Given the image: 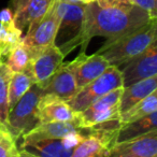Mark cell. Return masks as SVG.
I'll use <instances>...</instances> for the list:
<instances>
[{
    "instance_id": "obj_11",
    "label": "cell",
    "mask_w": 157,
    "mask_h": 157,
    "mask_svg": "<svg viewBox=\"0 0 157 157\" xmlns=\"http://www.w3.org/2000/svg\"><path fill=\"white\" fill-rule=\"evenodd\" d=\"M72 61L74 67V78L78 90L100 76L110 66L102 55L97 53L86 55V51H81Z\"/></svg>"
},
{
    "instance_id": "obj_9",
    "label": "cell",
    "mask_w": 157,
    "mask_h": 157,
    "mask_svg": "<svg viewBox=\"0 0 157 157\" xmlns=\"http://www.w3.org/2000/svg\"><path fill=\"white\" fill-rule=\"evenodd\" d=\"M63 59L65 55L55 43H51L33 55L28 69L35 80V83L40 85L48 80L63 63Z\"/></svg>"
},
{
    "instance_id": "obj_5",
    "label": "cell",
    "mask_w": 157,
    "mask_h": 157,
    "mask_svg": "<svg viewBox=\"0 0 157 157\" xmlns=\"http://www.w3.org/2000/svg\"><path fill=\"white\" fill-rule=\"evenodd\" d=\"M120 87H124L120 68L109 66L100 76L78 90V93L68 101V105L78 113L90 107L100 97Z\"/></svg>"
},
{
    "instance_id": "obj_7",
    "label": "cell",
    "mask_w": 157,
    "mask_h": 157,
    "mask_svg": "<svg viewBox=\"0 0 157 157\" xmlns=\"http://www.w3.org/2000/svg\"><path fill=\"white\" fill-rule=\"evenodd\" d=\"M125 86L157 75V42L120 67Z\"/></svg>"
},
{
    "instance_id": "obj_28",
    "label": "cell",
    "mask_w": 157,
    "mask_h": 157,
    "mask_svg": "<svg viewBox=\"0 0 157 157\" xmlns=\"http://www.w3.org/2000/svg\"><path fill=\"white\" fill-rule=\"evenodd\" d=\"M61 1H67V2H75V3H83V5H87L90 2H93L95 0H61Z\"/></svg>"
},
{
    "instance_id": "obj_17",
    "label": "cell",
    "mask_w": 157,
    "mask_h": 157,
    "mask_svg": "<svg viewBox=\"0 0 157 157\" xmlns=\"http://www.w3.org/2000/svg\"><path fill=\"white\" fill-rule=\"evenodd\" d=\"M153 130H157V111L135 122L121 125L117 131L116 143L136 139Z\"/></svg>"
},
{
    "instance_id": "obj_23",
    "label": "cell",
    "mask_w": 157,
    "mask_h": 157,
    "mask_svg": "<svg viewBox=\"0 0 157 157\" xmlns=\"http://www.w3.org/2000/svg\"><path fill=\"white\" fill-rule=\"evenodd\" d=\"M17 142L18 140L0 124V157H20L21 150Z\"/></svg>"
},
{
    "instance_id": "obj_1",
    "label": "cell",
    "mask_w": 157,
    "mask_h": 157,
    "mask_svg": "<svg viewBox=\"0 0 157 157\" xmlns=\"http://www.w3.org/2000/svg\"><path fill=\"white\" fill-rule=\"evenodd\" d=\"M154 20L147 12L125 1L110 7H100L96 1L85 5L81 51H86L94 37L113 40L137 30Z\"/></svg>"
},
{
    "instance_id": "obj_25",
    "label": "cell",
    "mask_w": 157,
    "mask_h": 157,
    "mask_svg": "<svg viewBox=\"0 0 157 157\" xmlns=\"http://www.w3.org/2000/svg\"><path fill=\"white\" fill-rule=\"evenodd\" d=\"M29 0H10V5H9V9L12 10V12L16 13L18 10H21Z\"/></svg>"
},
{
    "instance_id": "obj_20",
    "label": "cell",
    "mask_w": 157,
    "mask_h": 157,
    "mask_svg": "<svg viewBox=\"0 0 157 157\" xmlns=\"http://www.w3.org/2000/svg\"><path fill=\"white\" fill-rule=\"evenodd\" d=\"M157 111V90L148 95L143 100L133 105L131 108L123 113H120V124L135 122L140 118L150 115L151 113Z\"/></svg>"
},
{
    "instance_id": "obj_24",
    "label": "cell",
    "mask_w": 157,
    "mask_h": 157,
    "mask_svg": "<svg viewBox=\"0 0 157 157\" xmlns=\"http://www.w3.org/2000/svg\"><path fill=\"white\" fill-rule=\"evenodd\" d=\"M125 2L144 10L152 18H157V0H125Z\"/></svg>"
},
{
    "instance_id": "obj_15",
    "label": "cell",
    "mask_w": 157,
    "mask_h": 157,
    "mask_svg": "<svg viewBox=\"0 0 157 157\" xmlns=\"http://www.w3.org/2000/svg\"><path fill=\"white\" fill-rule=\"evenodd\" d=\"M157 90V75L136 82L131 85L123 87L120 101V113H123L133 105Z\"/></svg>"
},
{
    "instance_id": "obj_26",
    "label": "cell",
    "mask_w": 157,
    "mask_h": 157,
    "mask_svg": "<svg viewBox=\"0 0 157 157\" xmlns=\"http://www.w3.org/2000/svg\"><path fill=\"white\" fill-rule=\"evenodd\" d=\"M13 20H14V15H13V12H12L11 9L6 8V9H3L2 11L0 12V22L8 23V22H11V21H13Z\"/></svg>"
},
{
    "instance_id": "obj_2",
    "label": "cell",
    "mask_w": 157,
    "mask_h": 157,
    "mask_svg": "<svg viewBox=\"0 0 157 157\" xmlns=\"http://www.w3.org/2000/svg\"><path fill=\"white\" fill-rule=\"evenodd\" d=\"M155 42H157V18L151 20L137 30L125 36L107 40L96 53L102 55L110 66L120 68Z\"/></svg>"
},
{
    "instance_id": "obj_18",
    "label": "cell",
    "mask_w": 157,
    "mask_h": 157,
    "mask_svg": "<svg viewBox=\"0 0 157 157\" xmlns=\"http://www.w3.org/2000/svg\"><path fill=\"white\" fill-rule=\"evenodd\" d=\"M35 84L33 75L27 68L24 71L12 72L9 83V111Z\"/></svg>"
},
{
    "instance_id": "obj_10",
    "label": "cell",
    "mask_w": 157,
    "mask_h": 157,
    "mask_svg": "<svg viewBox=\"0 0 157 157\" xmlns=\"http://www.w3.org/2000/svg\"><path fill=\"white\" fill-rule=\"evenodd\" d=\"M108 157H157V130L115 143L110 148Z\"/></svg>"
},
{
    "instance_id": "obj_22",
    "label": "cell",
    "mask_w": 157,
    "mask_h": 157,
    "mask_svg": "<svg viewBox=\"0 0 157 157\" xmlns=\"http://www.w3.org/2000/svg\"><path fill=\"white\" fill-rule=\"evenodd\" d=\"M31 60V53L23 42H21L5 59V63L12 72L24 71Z\"/></svg>"
},
{
    "instance_id": "obj_30",
    "label": "cell",
    "mask_w": 157,
    "mask_h": 157,
    "mask_svg": "<svg viewBox=\"0 0 157 157\" xmlns=\"http://www.w3.org/2000/svg\"><path fill=\"white\" fill-rule=\"evenodd\" d=\"M123 1H125V0H123Z\"/></svg>"
},
{
    "instance_id": "obj_14",
    "label": "cell",
    "mask_w": 157,
    "mask_h": 157,
    "mask_svg": "<svg viewBox=\"0 0 157 157\" xmlns=\"http://www.w3.org/2000/svg\"><path fill=\"white\" fill-rule=\"evenodd\" d=\"M20 150L38 157H71L72 148H68L61 139H42L38 141H22Z\"/></svg>"
},
{
    "instance_id": "obj_13",
    "label": "cell",
    "mask_w": 157,
    "mask_h": 157,
    "mask_svg": "<svg viewBox=\"0 0 157 157\" xmlns=\"http://www.w3.org/2000/svg\"><path fill=\"white\" fill-rule=\"evenodd\" d=\"M70 133H81L87 136L90 133V128H82L76 121L72 122H51L40 124L23 136L22 141H38L42 139H61Z\"/></svg>"
},
{
    "instance_id": "obj_29",
    "label": "cell",
    "mask_w": 157,
    "mask_h": 157,
    "mask_svg": "<svg viewBox=\"0 0 157 157\" xmlns=\"http://www.w3.org/2000/svg\"><path fill=\"white\" fill-rule=\"evenodd\" d=\"M20 157H38V156H35V155L29 154V153H27V152H25V151L21 150V156Z\"/></svg>"
},
{
    "instance_id": "obj_16",
    "label": "cell",
    "mask_w": 157,
    "mask_h": 157,
    "mask_svg": "<svg viewBox=\"0 0 157 157\" xmlns=\"http://www.w3.org/2000/svg\"><path fill=\"white\" fill-rule=\"evenodd\" d=\"M53 1L54 0H29L22 9L13 14L16 27L22 31L27 29L46 13Z\"/></svg>"
},
{
    "instance_id": "obj_6",
    "label": "cell",
    "mask_w": 157,
    "mask_h": 157,
    "mask_svg": "<svg viewBox=\"0 0 157 157\" xmlns=\"http://www.w3.org/2000/svg\"><path fill=\"white\" fill-rule=\"evenodd\" d=\"M60 16L58 12V0H54L46 13L27 28L26 35L22 42L31 53V58L39 51L55 43L57 30L59 27Z\"/></svg>"
},
{
    "instance_id": "obj_4",
    "label": "cell",
    "mask_w": 157,
    "mask_h": 157,
    "mask_svg": "<svg viewBox=\"0 0 157 157\" xmlns=\"http://www.w3.org/2000/svg\"><path fill=\"white\" fill-rule=\"evenodd\" d=\"M42 95L41 87L35 83L9 111L7 122L3 126L15 139L20 140L39 125L38 102Z\"/></svg>"
},
{
    "instance_id": "obj_8",
    "label": "cell",
    "mask_w": 157,
    "mask_h": 157,
    "mask_svg": "<svg viewBox=\"0 0 157 157\" xmlns=\"http://www.w3.org/2000/svg\"><path fill=\"white\" fill-rule=\"evenodd\" d=\"M39 86L43 95H54L68 102L78 90L74 78L73 61L63 63L52 76Z\"/></svg>"
},
{
    "instance_id": "obj_21",
    "label": "cell",
    "mask_w": 157,
    "mask_h": 157,
    "mask_svg": "<svg viewBox=\"0 0 157 157\" xmlns=\"http://www.w3.org/2000/svg\"><path fill=\"white\" fill-rule=\"evenodd\" d=\"M12 71L3 59H0V124L5 125L9 114V83Z\"/></svg>"
},
{
    "instance_id": "obj_27",
    "label": "cell",
    "mask_w": 157,
    "mask_h": 157,
    "mask_svg": "<svg viewBox=\"0 0 157 157\" xmlns=\"http://www.w3.org/2000/svg\"><path fill=\"white\" fill-rule=\"evenodd\" d=\"M95 1L100 7H110V6H114L122 2L123 0H95Z\"/></svg>"
},
{
    "instance_id": "obj_12",
    "label": "cell",
    "mask_w": 157,
    "mask_h": 157,
    "mask_svg": "<svg viewBox=\"0 0 157 157\" xmlns=\"http://www.w3.org/2000/svg\"><path fill=\"white\" fill-rule=\"evenodd\" d=\"M76 112L67 101L51 94L42 95L38 102L39 125L51 122H72L75 121Z\"/></svg>"
},
{
    "instance_id": "obj_19",
    "label": "cell",
    "mask_w": 157,
    "mask_h": 157,
    "mask_svg": "<svg viewBox=\"0 0 157 157\" xmlns=\"http://www.w3.org/2000/svg\"><path fill=\"white\" fill-rule=\"evenodd\" d=\"M22 40L23 31L16 27L14 20L8 23L0 22V59L5 60Z\"/></svg>"
},
{
    "instance_id": "obj_3",
    "label": "cell",
    "mask_w": 157,
    "mask_h": 157,
    "mask_svg": "<svg viewBox=\"0 0 157 157\" xmlns=\"http://www.w3.org/2000/svg\"><path fill=\"white\" fill-rule=\"evenodd\" d=\"M58 12L60 22L55 44L66 57L82 45L85 5L58 0Z\"/></svg>"
}]
</instances>
